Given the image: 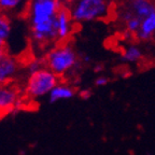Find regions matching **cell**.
Returning <instances> with one entry per match:
<instances>
[{"label": "cell", "mask_w": 155, "mask_h": 155, "mask_svg": "<svg viewBox=\"0 0 155 155\" xmlns=\"http://www.w3.org/2000/svg\"><path fill=\"white\" fill-rule=\"evenodd\" d=\"M18 91L11 83L0 85V113L14 112L21 108Z\"/></svg>", "instance_id": "obj_5"}, {"label": "cell", "mask_w": 155, "mask_h": 155, "mask_svg": "<svg viewBox=\"0 0 155 155\" xmlns=\"http://www.w3.org/2000/svg\"><path fill=\"white\" fill-rule=\"evenodd\" d=\"M155 37V11L141 21L139 31L136 34V38L139 41H150Z\"/></svg>", "instance_id": "obj_9"}, {"label": "cell", "mask_w": 155, "mask_h": 155, "mask_svg": "<svg viewBox=\"0 0 155 155\" xmlns=\"http://www.w3.org/2000/svg\"><path fill=\"white\" fill-rule=\"evenodd\" d=\"M26 0H0V12H14L25 5Z\"/></svg>", "instance_id": "obj_13"}, {"label": "cell", "mask_w": 155, "mask_h": 155, "mask_svg": "<svg viewBox=\"0 0 155 155\" xmlns=\"http://www.w3.org/2000/svg\"><path fill=\"white\" fill-rule=\"evenodd\" d=\"M94 84H95V86H97V87L106 86V85L109 84V78L104 77V75H99V77H97L96 79H95Z\"/></svg>", "instance_id": "obj_15"}, {"label": "cell", "mask_w": 155, "mask_h": 155, "mask_svg": "<svg viewBox=\"0 0 155 155\" xmlns=\"http://www.w3.org/2000/svg\"><path fill=\"white\" fill-rule=\"evenodd\" d=\"M63 7L61 0H29L27 17L30 27L54 22Z\"/></svg>", "instance_id": "obj_3"}, {"label": "cell", "mask_w": 155, "mask_h": 155, "mask_svg": "<svg viewBox=\"0 0 155 155\" xmlns=\"http://www.w3.org/2000/svg\"><path fill=\"white\" fill-rule=\"evenodd\" d=\"M44 65L58 77H61L75 69L79 65V57L71 45L61 44L46 54Z\"/></svg>", "instance_id": "obj_1"}, {"label": "cell", "mask_w": 155, "mask_h": 155, "mask_svg": "<svg viewBox=\"0 0 155 155\" xmlns=\"http://www.w3.org/2000/svg\"><path fill=\"white\" fill-rule=\"evenodd\" d=\"M43 67H45V66H43V63H42V61H31L28 64V66H27V70H28L29 74H32V73L37 72V71H39L40 69H42Z\"/></svg>", "instance_id": "obj_14"}, {"label": "cell", "mask_w": 155, "mask_h": 155, "mask_svg": "<svg viewBox=\"0 0 155 155\" xmlns=\"http://www.w3.org/2000/svg\"><path fill=\"white\" fill-rule=\"evenodd\" d=\"M79 0H61V2H63V5H65V7H71V5H73L75 2H78Z\"/></svg>", "instance_id": "obj_17"}, {"label": "cell", "mask_w": 155, "mask_h": 155, "mask_svg": "<svg viewBox=\"0 0 155 155\" xmlns=\"http://www.w3.org/2000/svg\"><path fill=\"white\" fill-rule=\"evenodd\" d=\"M11 22L5 13L0 12V48H5L8 38L11 35Z\"/></svg>", "instance_id": "obj_12"}, {"label": "cell", "mask_w": 155, "mask_h": 155, "mask_svg": "<svg viewBox=\"0 0 155 155\" xmlns=\"http://www.w3.org/2000/svg\"><path fill=\"white\" fill-rule=\"evenodd\" d=\"M7 56H8V53H7L5 48H0V61H3Z\"/></svg>", "instance_id": "obj_18"}, {"label": "cell", "mask_w": 155, "mask_h": 155, "mask_svg": "<svg viewBox=\"0 0 155 155\" xmlns=\"http://www.w3.org/2000/svg\"><path fill=\"white\" fill-rule=\"evenodd\" d=\"M111 5L108 0H79L69 7L74 23H92L109 16Z\"/></svg>", "instance_id": "obj_2"}, {"label": "cell", "mask_w": 155, "mask_h": 155, "mask_svg": "<svg viewBox=\"0 0 155 155\" xmlns=\"http://www.w3.org/2000/svg\"><path fill=\"white\" fill-rule=\"evenodd\" d=\"M143 57V52L139 45L129 44L123 50L121 54V59L125 63L136 64Z\"/></svg>", "instance_id": "obj_11"}, {"label": "cell", "mask_w": 155, "mask_h": 155, "mask_svg": "<svg viewBox=\"0 0 155 155\" xmlns=\"http://www.w3.org/2000/svg\"><path fill=\"white\" fill-rule=\"evenodd\" d=\"M79 96L82 98V99H88L91 96H92V92L90 90H82L79 93Z\"/></svg>", "instance_id": "obj_16"}, {"label": "cell", "mask_w": 155, "mask_h": 155, "mask_svg": "<svg viewBox=\"0 0 155 155\" xmlns=\"http://www.w3.org/2000/svg\"><path fill=\"white\" fill-rule=\"evenodd\" d=\"M83 61H85V63H90L91 61V57L90 56H84V57H83Z\"/></svg>", "instance_id": "obj_19"}, {"label": "cell", "mask_w": 155, "mask_h": 155, "mask_svg": "<svg viewBox=\"0 0 155 155\" xmlns=\"http://www.w3.org/2000/svg\"><path fill=\"white\" fill-rule=\"evenodd\" d=\"M59 83V77L48 67L29 74L26 83V95L31 99H40L48 96L51 91Z\"/></svg>", "instance_id": "obj_4"}, {"label": "cell", "mask_w": 155, "mask_h": 155, "mask_svg": "<svg viewBox=\"0 0 155 155\" xmlns=\"http://www.w3.org/2000/svg\"><path fill=\"white\" fill-rule=\"evenodd\" d=\"M18 71V63L15 58L8 55L0 61V85L9 84Z\"/></svg>", "instance_id": "obj_8"}, {"label": "cell", "mask_w": 155, "mask_h": 155, "mask_svg": "<svg viewBox=\"0 0 155 155\" xmlns=\"http://www.w3.org/2000/svg\"><path fill=\"white\" fill-rule=\"evenodd\" d=\"M73 19L71 17L69 8L64 5L57 16H56V26H57V37L59 41H65L71 36L73 30Z\"/></svg>", "instance_id": "obj_6"}, {"label": "cell", "mask_w": 155, "mask_h": 155, "mask_svg": "<svg viewBox=\"0 0 155 155\" xmlns=\"http://www.w3.org/2000/svg\"><path fill=\"white\" fill-rule=\"evenodd\" d=\"M75 96V90L65 83H58L48 94V101L55 104L61 100H69Z\"/></svg>", "instance_id": "obj_10"}, {"label": "cell", "mask_w": 155, "mask_h": 155, "mask_svg": "<svg viewBox=\"0 0 155 155\" xmlns=\"http://www.w3.org/2000/svg\"><path fill=\"white\" fill-rule=\"evenodd\" d=\"M124 7L141 21L155 11V2L153 0H127Z\"/></svg>", "instance_id": "obj_7"}]
</instances>
